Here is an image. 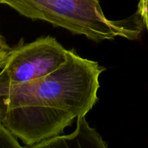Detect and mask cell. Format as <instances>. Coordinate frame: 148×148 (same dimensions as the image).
<instances>
[{"label":"cell","instance_id":"6da1fadb","mask_svg":"<svg viewBox=\"0 0 148 148\" xmlns=\"http://www.w3.org/2000/svg\"><path fill=\"white\" fill-rule=\"evenodd\" d=\"M105 70L97 62L69 50L67 60L54 72L12 84L2 124L25 147L59 135L98 102L99 77Z\"/></svg>","mask_w":148,"mask_h":148},{"label":"cell","instance_id":"7a4b0ae2","mask_svg":"<svg viewBox=\"0 0 148 148\" xmlns=\"http://www.w3.org/2000/svg\"><path fill=\"white\" fill-rule=\"evenodd\" d=\"M0 4L8 5L27 18L46 21L95 42L116 37L137 40L145 27L137 13L122 20H110L99 0H0Z\"/></svg>","mask_w":148,"mask_h":148},{"label":"cell","instance_id":"3957f363","mask_svg":"<svg viewBox=\"0 0 148 148\" xmlns=\"http://www.w3.org/2000/svg\"><path fill=\"white\" fill-rule=\"evenodd\" d=\"M69 50L54 37H40L25 43L24 40L11 48L4 69L12 85L43 77L62 66L68 58Z\"/></svg>","mask_w":148,"mask_h":148},{"label":"cell","instance_id":"277c9868","mask_svg":"<svg viewBox=\"0 0 148 148\" xmlns=\"http://www.w3.org/2000/svg\"><path fill=\"white\" fill-rule=\"evenodd\" d=\"M108 147L95 129L89 126L85 119V115L79 116L77 119V129L69 135L55 136L45 140L31 148H74Z\"/></svg>","mask_w":148,"mask_h":148},{"label":"cell","instance_id":"5b68a950","mask_svg":"<svg viewBox=\"0 0 148 148\" xmlns=\"http://www.w3.org/2000/svg\"><path fill=\"white\" fill-rule=\"evenodd\" d=\"M12 82L7 71L2 68L0 72V122L2 123L8 110V99L10 97Z\"/></svg>","mask_w":148,"mask_h":148},{"label":"cell","instance_id":"8992f818","mask_svg":"<svg viewBox=\"0 0 148 148\" xmlns=\"http://www.w3.org/2000/svg\"><path fill=\"white\" fill-rule=\"evenodd\" d=\"M23 147L17 140V137L2 124L0 122V148Z\"/></svg>","mask_w":148,"mask_h":148},{"label":"cell","instance_id":"52a82bcc","mask_svg":"<svg viewBox=\"0 0 148 148\" xmlns=\"http://www.w3.org/2000/svg\"><path fill=\"white\" fill-rule=\"evenodd\" d=\"M136 13L140 16L148 30V0H140Z\"/></svg>","mask_w":148,"mask_h":148},{"label":"cell","instance_id":"ba28073f","mask_svg":"<svg viewBox=\"0 0 148 148\" xmlns=\"http://www.w3.org/2000/svg\"><path fill=\"white\" fill-rule=\"evenodd\" d=\"M10 49L3 36L0 34V69L4 67Z\"/></svg>","mask_w":148,"mask_h":148}]
</instances>
